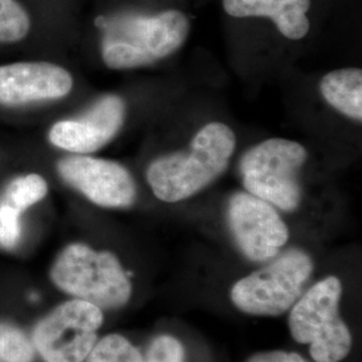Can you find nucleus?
Here are the masks:
<instances>
[{
  "instance_id": "obj_13",
  "label": "nucleus",
  "mask_w": 362,
  "mask_h": 362,
  "mask_svg": "<svg viewBox=\"0 0 362 362\" xmlns=\"http://www.w3.org/2000/svg\"><path fill=\"white\" fill-rule=\"evenodd\" d=\"M310 7L311 0H223V8L230 16L272 19L278 31L291 40L309 34Z\"/></svg>"
},
{
  "instance_id": "obj_5",
  "label": "nucleus",
  "mask_w": 362,
  "mask_h": 362,
  "mask_svg": "<svg viewBox=\"0 0 362 362\" xmlns=\"http://www.w3.org/2000/svg\"><path fill=\"white\" fill-rule=\"evenodd\" d=\"M314 262L302 250L293 248L272 263L239 279L231 288V300L242 313L278 317L290 310L310 279Z\"/></svg>"
},
{
  "instance_id": "obj_15",
  "label": "nucleus",
  "mask_w": 362,
  "mask_h": 362,
  "mask_svg": "<svg viewBox=\"0 0 362 362\" xmlns=\"http://www.w3.org/2000/svg\"><path fill=\"white\" fill-rule=\"evenodd\" d=\"M31 19L18 0H0V45H13L26 38Z\"/></svg>"
},
{
  "instance_id": "obj_10",
  "label": "nucleus",
  "mask_w": 362,
  "mask_h": 362,
  "mask_svg": "<svg viewBox=\"0 0 362 362\" xmlns=\"http://www.w3.org/2000/svg\"><path fill=\"white\" fill-rule=\"evenodd\" d=\"M125 115V101L116 94H106L82 115L54 122L47 133L49 143L70 155H90L116 137Z\"/></svg>"
},
{
  "instance_id": "obj_14",
  "label": "nucleus",
  "mask_w": 362,
  "mask_h": 362,
  "mask_svg": "<svg viewBox=\"0 0 362 362\" xmlns=\"http://www.w3.org/2000/svg\"><path fill=\"white\" fill-rule=\"evenodd\" d=\"M326 103L351 119H362L361 69H341L326 74L321 85Z\"/></svg>"
},
{
  "instance_id": "obj_3",
  "label": "nucleus",
  "mask_w": 362,
  "mask_h": 362,
  "mask_svg": "<svg viewBox=\"0 0 362 362\" xmlns=\"http://www.w3.org/2000/svg\"><path fill=\"white\" fill-rule=\"evenodd\" d=\"M50 279L67 296L101 310L124 308L133 290L128 274L113 252L97 251L83 243L67 245L57 255Z\"/></svg>"
},
{
  "instance_id": "obj_1",
  "label": "nucleus",
  "mask_w": 362,
  "mask_h": 362,
  "mask_svg": "<svg viewBox=\"0 0 362 362\" xmlns=\"http://www.w3.org/2000/svg\"><path fill=\"white\" fill-rule=\"evenodd\" d=\"M101 55L113 70L152 65L175 54L189 34L188 16L177 10L156 15L124 13L100 16Z\"/></svg>"
},
{
  "instance_id": "obj_6",
  "label": "nucleus",
  "mask_w": 362,
  "mask_h": 362,
  "mask_svg": "<svg viewBox=\"0 0 362 362\" xmlns=\"http://www.w3.org/2000/svg\"><path fill=\"white\" fill-rule=\"evenodd\" d=\"M308 156L303 145L285 139L250 148L239 165L247 192L286 212L296 211L302 200L299 172Z\"/></svg>"
},
{
  "instance_id": "obj_7",
  "label": "nucleus",
  "mask_w": 362,
  "mask_h": 362,
  "mask_svg": "<svg viewBox=\"0 0 362 362\" xmlns=\"http://www.w3.org/2000/svg\"><path fill=\"white\" fill-rule=\"evenodd\" d=\"M104 313L93 303L70 299L39 321L33 344L45 362H85L98 341Z\"/></svg>"
},
{
  "instance_id": "obj_16",
  "label": "nucleus",
  "mask_w": 362,
  "mask_h": 362,
  "mask_svg": "<svg viewBox=\"0 0 362 362\" xmlns=\"http://www.w3.org/2000/svg\"><path fill=\"white\" fill-rule=\"evenodd\" d=\"M143 354L128 338L107 334L97 341L85 362H143Z\"/></svg>"
},
{
  "instance_id": "obj_4",
  "label": "nucleus",
  "mask_w": 362,
  "mask_h": 362,
  "mask_svg": "<svg viewBox=\"0 0 362 362\" xmlns=\"http://www.w3.org/2000/svg\"><path fill=\"white\" fill-rule=\"evenodd\" d=\"M342 284L327 276L311 286L290 309L288 329L298 344L309 345L314 362H341L353 345L349 326L339 315Z\"/></svg>"
},
{
  "instance_id": "obj_18",
  "label": "nucleus",
  "mask_w": 362,
  "mask_h": 362,
  "mask_svg": "<svg viewBox=\"0 0 362 362\" xmlns=\"http://www.w3.org/2000/svg\"><path fill=\"white\" fill-rule=\"evenodd\" d=\"M185 349L176 337L157 336L151 341L143 362H184Z\"/></svg>"
},
{
  "instance_id": "obj_8",
  "label": "nucleus",
  "mask_w": 362,
  "mask_h": 362,
  "mask_svg": "<svg viewBox=\"0 0 362 362\" xmlns=\"http://www.w3.org/2000/svg\"><path fill=\"white\" fill-rule=\"evenodd\" d=\"M227 220L236 245L252 262L275 258L290 236L275 207L248 192L231 196Z\"/></svg>"
},
{
  "instance_id": "obj_12",
  "label": "nucleus",
  "mask_w": 362,
  "mask_h": 362,
  "mask_svg": "<svg viewBox=\"0 0 362 362\" xmlns=\"http://www.w3.org/2000/svg\"><path fill=\"white\" fill-rule=\"evenodd\" d=\"M49 194L46 179L28 172L13 177L0 192V246L13 250L22 236V216Z\"/></svg>"
},
{
  "instance_id": "obj_17",
  "label": "nucleus",
  "mask_w": 362,
  "mask_h": 362,
  "mask_svg": "<svg viewBox=\"0 0 362 362\" xmlns=\"http://www.w3.org/2000/svg\"><path fill=\"white\" fill-rule=\"evenodd\" d=\"M34 344L26 334L10 324H0V360L3 362H33Z\"/></svg>"
},
{
  "instance_id": "obj_2",
  "label": "nucleus",
  "mask_w": 362,
  "mask_h": 362,
  "mask_svg": "<svg viewBox=\"0 0 362 362\" xmlns=\"http://www.w3.org/2000/svg\"><path fill=\"white\" fill-rule=\"evenodd\" d=\"M236 146L231 128L211 122L199 130L188 151L156 158L146 170L157 199L177 203L203 191L227 169Z\"/></svg>"
},
{
  "instance_id": "obj_11",
  "label": "nucleus",
  "mask_w": 362,
  "mask_h": 362,
  "mask_svg": "<svg viewBox=\"0 0 362 362\" xmlns=\"http://www.w3.org/2000/svg\"><path fill=\"white\" fill-rule=\"evenodd\" d=\"M74 79L62 66L46 61L0 65V105L25 107L58 101L70 94Z\"/></svg>"
},
{
  "instance_id": "obj_9",
  "label": "nucleus",
  "mask_w": 362,
  "mask_h": 362,
  "mask_svg": "<svg viewBox=\"0 0 362 362\" xmlns=\"http://www.w3.org/2000/svg\"><path fill=\"white\" fill-rule=\"evenodd\" d=\"M67 185L98 207L128 208L136 202L137 187L122 164L88 155H70L57 163Z\"/></svg>"
},
{
  "instance_id": "obj_19",
  "label": "nucleus",
  "mask_w": 362,
  "mask_h": 362,
  "mask_svg": "<svg viewBox=\"0 0 362 362\" xmlns=\"http://www.w3.org/2000/svg\"><path fill=\"white\" fill-rule=\"evenodd\" d=\"M247 362H309L300 354L286 350H270L254 354Z\"/></svg>"
}]
</instances>
